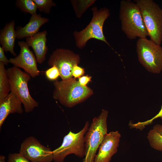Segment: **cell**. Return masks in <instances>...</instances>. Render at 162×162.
<instances>
[{
	"instance_id": "16",
	"label": "cell",
	"mask_w": 162,
	"mask_h": 162,
	"mask_svg": "<svg viewBox=\"0 0 162 162\" xmlns=\"http://www.w3.org/2000/svg\"><path fill=\"white\" fill-rule=\"evenodd\" d=\"M15 22L13 20L7 23L1 30L0 43L4 52H9L14 56H16L14 50L15 40L16 36L14 29Z\"/></svg>"
},
{
	"instance_id": "21",
	"label": "cell",
	"mask_w": 162,
	"mask_h": 162,
	"mask_svg": "<svg viewBox=\"0 0 162 162\" xmlns=\"http://www.w3.org/2000/svg\"><path fill=\"white\" fill-rule=\"evenodd\" d=\"M159 118L162 119V105L161 106V109L158 113L151 119L144 122H138L134 124L132 122H130L129 126L131 128H136L142 130L146 126L151 124L154 120Z\"/></svg>"
},
{
	"instance_id": "4",
	"label": "cell",
	"mask_w": 162,
	"mask_h": 162,
	"mask_svg": "<svg viewBox=\"0 0 162 162\" xmlns=\"http://www.w3.org/2000/svg\"><path fill=\"white\" fill-rule=\"evenodd\" d=\"M108 114L107 110L102 109L100 115L93 119L85 135V158L82 162H94L98 149L107 133Z\"/></svg>"
},
{
	"instance_id": "7",
	"label": "cell",
	"mask_w": 162,
	"mask_h": 162,
	"mask_svg": "<svg viewBox=\"0 0 162 162\" xmlns=\"http://www.w3.org/2000/svg\"><path fill=\"white\" fill-rule=\"evenodd\" d=\"M136 51L140 63L149 72L159 74L162 71V47L146 38H139Z\"/></svg>"
},
{
	"instance_id": "15",
	"label": "cell",
	"mask_w": 162,
	"mask_h": 162,
	"mask_svg": "<svg viewBox=\"0 0 162 162\" xmlns=\"http://www.w3.org/2000/svg\"><path fill=\"white\" fill-rule=\"evenodd\" d=\"M49 19L42 17L40 14L32 15L28 22L24 26H20L16 31V38L22 39L34 36L38 32L40 27Z\"/></svg>"
},
{
	"instance_id": "8",
	"label": "cell",
	"mask_w": 162,
	"mask_h": 162,
	"mask_svg": "<svg viewBox=\"0 0 162 162\" xmlns=\"http://www.w3.org/2000/svg\"><path fill=\"white\" fill-rule=\"evenodd\" d=\"M89 126L87 121L83 128L74 133L70 131L64 137L61 145L52 151L53 160L55 162H63L68 155L74 154L80 158L85 156V137Z\"/></svg>"
},
{
	"instance_id": "2",
	"label": "cell",
	"mask_w": 162,
	"mask_h": 162,
	"mask_svg": "<svg viewBox=\"0 0 162 162\" xmlns=\"http://www.w3.org/2000/svg\"><path fill=\"white\" fill-rule=\"evenodd\" d=\"M53 97L62 105L72 107L87 99L93 93L92 89L80 84L76 79L53 82Z\"/></svg>"
},
{
	"instance_id": "20",
	"label": "cell",
	"mask_w": 162,
	"mask_h": 162,
	"mask_svg": "<svg viewBox=\"0 0 162 162\" xmlns=\"http://www.w3.org/2000/svg\"><path fill=\"white\" fill-rule=\"evenodd\" d=\"M36 4L37 9L40 11L43 12L45 14H49L51 8L56 5L51 0H33Z\"/></svg>"
},
{
	"instance_id": "5",
	"label": "cell",
	"mask_w": 162,
	"mask_h": 162,
	"mask_svg": "<svg viewBox=\"0 0 162 162\" xmlns=\"http://www.w3.org/2000/svg\"><path fill=\"white\" fill-rule=\"evenodd\" d=\"M92 10L93 17L88 25L80 32H74L76 46L82 49L85 46L88 40L95 38L104 41L111 46L106 40L103 32L104 22L110 16L109 10L106 8L98 10L96 7L92 8Z\"/></svg>"
},
{
	"instance_id": "27",
	"label": "cell",
	"mask_w": 162,
	"mask_h": 162,
	"mask_svg": "<svg viewBox=\"0 0 162 162\" xmlns=\"http://www.w3.org/2000/svg\"><path fill=\"white\" fill-rule=\"evenodd\" d=\"M0 162H5V157L3 155L0 156Z\"/></svg>"
},
{
	"instance_id": "24",
	"label": "cell",
	"mask_w": 162,
	"mask_h": 162,
	"mask_svg": "<svg viewBox=\"0 0 162 162\" xmlns=\"http://www.w3.org/2000/svg\"><path fill=\"white\" fill-rule=\"evenodd\" d=\"M85 70L83 68L80 67L78 64L75 65L73 68L72 76L74 78H80L85 73Z\"/></svg>"
},
{
	"instance_id": "22",
	"label": "cell",
	"mask_w": 162,
	"mask_h": 162,
	"mask_svg": "<svg viewBox=\"0 0 162 162\" xmlns=\"http://www.w3.org/2000/svg\"><path fill=\"white\" fill-rule=\"evenodd\" d=\"M45 75L47 79L50 81H56L60 76L58 68L55 66L47 69L45 72Z\"/></svg>"
},
{
	"instance_id": "3",
	"label": "cell",
	"mask_w": 162,
	"mask_h": 162,
	"mask_svg": "<svg viewBox=\"0 0 162 162\" xmlns=\"http://www.w3.org/2000/svg\"><path fill=\"white\" fill-rule=\"evenodd\" d=\"M150 40L160 45L162 41V9L152 0H135Z\"/></svg>"
},
{
	"instance_id": "10",
	"label": "cell",
	"mask_w": 162,
	"mask_h": 162,
	"mask_svg": "<svg viewBox=\"0 0 162 162\" xmlns=\"http://www.w3.org/2000/svg\"><path fill=\"white\" fill-rule=\"evenodd\" d=\"M19 153L32 162H51L52 151L43 145L33 136L26 138L21 145Z\"/></svg>"
},
{
	"instance_id": "19",
	"label": "cell",
	"mask_w": 162,
	"mask_h": 162,
	"mask_svg": "<svg viewBox=\"0 0 162 162\" xmlns=\"http://www.w3.org/2000/svg\"><path fill=\"white\" fill-rule=\"evenodd\" d=\"M16 2V6L22 11L32 15L37 14V8L33 0H17Z\"/></svg>"
},
{
	"instance_id": "17",
	"label": "cell",
	"mask_w": 162,
	"mask_h": 162,
	"mask_svg": "<svg viewBox=\"0 0 162 162\" xmlns=\"http://www.w3.org/2000/svg\"><path fill=\"white\" fill-rule=\"evenodd\" d=\"M147 138L152 147L162 151V124L154 125L149 131Z\"/></svg>"
},
{
	"instance_id": "12",
	"label": "cell",
	"mask_w": 162,
	"mask_h": 162,
	"mask_svg": "<svg viewBox=\"0 0 162 162\" xmlns=\"http://www.w3.org/2000/svg\"><path fill=\"white\" fill-rule=\"evenodd\" d=\"M120 137L118 131L107 133L99 147L94 162H110L112 156L117 152Z\"/></svg>"
},
{
	"instance_id": "6",
	"label": "cell",
	"mask_w": 162,
	"mask_h": 162,
	"mask_svg": "<svg viewBox=\"0 0 162 162\" xmlns=\"http://www.w3.org/2000/svg\"><path fill=\"white\" fill-rule=\"evenodd\" d=\"M7 70L11 92L14 93L21 100L26 113L33 111L39 104L32 97L29 91L28 82L31 79V76L15 66Z\"/></svg>"
},
{
	"instance_id": "25",
	"label": "cell",
	"mask_w": 162,
	"mask_h": 162,
	"mask_svg": "<svg viewBox=\"0 0 162 162\" xmlns=\"http://www.w3.org/2000/svg\"><path fill=\"white\" fill-rule=\"evenodd\" d=\"M92 77L88 75L82 76L79 78L78 81L80 84L83 86H87V85L91 81Z\"/></svg>"
},
{
	"instance_id": "11",
	"label": "cell",
	"mask_w": 162,
	"mask_h": 162,
	"mask_svg": "<svg viewBox=\"0 0 162 162\" xmlns=\"http://www.w3.org/2000/svg\"><path fill=\"white\" fill-rule=\"evenodd\" d=\"M18 44L20 48L19 55L9 59V63L14 66L21 68L31 76L34 78L39 75L40 71L37 66V60L33 52L24 41H19Z\"/></svg>"
},
{
	"instance_id": "9",
	"label": "cell",
	"mask_w": 162,
	"mask_h": 162,
	"mask_svg": "<svg viewBox=\"0 0 162 162\" xmlns=\"http://www.w3.org/2000/svg\"><path fill=\"white\" fill-rule=\"evenodd\" d=\"M80 57L68 49L59 48L54 50L50 56L48 64L51 67L56 66L58 69L60 77L64 80L73 78L74 66L78 64Z\"/></svg>"
},
{
	"instance_id": "13",
	"label": "cell",
	"mask_w": 162,
	"mask_h": 162,
	"mask_svg": "<svg viewBox=\"0 0 162 162\" xmlns=\"http://www.w3.org/2000/svg\"><path fill=\"white\" fill-rule=\"evenodd\" d=\"M22 103L14 92H10L8 95L0 101V128L8 115L10 113L22 114L23 112Z\"/></svg>"
},
{
	"instance_id": "18",
	"label": "cell",
	"mask_w": 162,
	"mask_h": 162,
	"mask_svg": "<svg viewBox=\"0 0 162 162\" xmlns=\"http://www.w3.org/2000/svg\"><path fill=\"white\" fill-rule=\"evenodd\" d=\"M5 64L0 62V101H2L11 91L7 70Z\"/></svg>"
},
{
	"instance_id": "1",
	"label": "cell",
	"mask_w": 162,
	"mask_h": 162,
	"mask_svg": "<svg viewBox=\"0 0 162 162\" xmlns=\"http://www.w3.org/2000/svg\"><path fill=\"white\" fill-rule=\"evenodd\" d=\"M119 18L122 30L129 39L148 36L139 8L134 2L130 0L120 2Z\"/></svg>"
},
{
	"instance_id": "14",
	"label": "cell",
	"mask_w": 162,
	"mask_h": 162,
	"mask_svg": "<svg viewBox=\"0 0 162 162\" xmlns=\"http://www.w3.org/2000/svg\"><path fill=\"white\" fill-rule=\"evenodd\" d=\"M46 30L39 32L34 36L26 38L27 45L32 47L35 53L37 62L41 64L45 60L48 48L46 46Z\"/></svg>"
},
{
	"instance_id": "23",
	"label": "cell",
	"mask_w": 162,
	"mask_h": 162,
	"mask_svg": "<svg viewBox=\"0 0 162 162\" xmlns=\"http://www.w3.org/2000/svg\"><path fill=\"white\" fill-rule=\"evenodd\" d=\"M8 162H32L20 153H11L8 156Z\"/></svg>"
},
{
	"instance_id": "26",
	"label": "cell",
	"mask_w": 162,
	"mask_h": 162,
	"mask_svg": "<svg viewBox=\"0 0 162 162\" xmlns=\"http://www.w3.org/2000/svg\"><path fill=\"white\" fill-rule=\"evenodd\" d=\"M4 52L2 47L0 46V62H3L5 65H7L9 63V61L5 56Z\"/></svg>"
}]
</instances>
